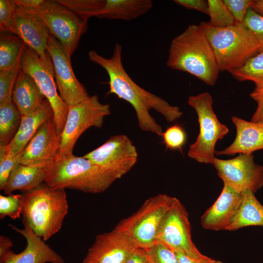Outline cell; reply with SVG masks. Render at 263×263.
<instances>
[{
    "instance_id": "obj_1",
    "label": "cell",
    "mask_w": 263,
    "mask_h": 263,
    "mask_svg": "<svg viewBox=\"0 0 263 263\" xmlns=\"http://www.w3.org/2000/svg\"><path fill=\"white\" fill-rule=\"evenodd\" d=\"M122 53L121 45L116 43L113 55L109 58L101 56L94 50L89 51L88 54L90 60L101 67L108 75L110 89L107 94H115L132 105L141 130L161 136L162 128L151 116L150 110H155L163 115L169 122L180 118L183 113L178 107L170 105L161 97L136 84L124 67Z\"/></svg>"
},
{
    "instance_id": "obj_2",
    "label": "cell",
    "mask_w": 263,
    "mask_h": 263,
    "mask_svg": "<svg viewBox=\"0 0 263 263\" xmlns=\"http://www.w3.org/2000/svg\"><path fill=\"white\" fill-rule=\"evenodd\" d=\"M166 65L173 70L190 74L210 86L215 84L220 71L200 24L188 25L172 40Z\"/></svg>"
},
{
    "instance_id": "obj_3",
    "label": "cell",
    "mask_w": 263,
    "mask_h": 263,
    "mask_svg": "<svg viewBox=\"0 0 263 263\" xmlns=\"http://www.w3.org/2000/svg\"><path fill=\"white\" fill-rule=\"evenodd\" d=\"M118 179L113 172L71 153L58 152L47 167L45 184L54 188L104 192Z\"/></svg>"
},
{
    "instance_id": "obj_4",
    "label": "cell",
    "mask_w": 263,
    "mask_h": 263,
    "mask_svg": "<svg viewBox=\"0 0 263 263\" xmlns=\"http://www.w3.org/2000/svg\"><path fill=\"white\" fill-rule=\"evenodd\" d=\"M22 194V220L44 241L61 229L68 212L65 189L42 184Z\"/></svg>"
},
{
    "instance_id": "obj_5",
    "label": "cell",
    "mask_w": 263,
    "mask_h": 263,
    "mask_svg": "<svg viewBox=\"0 0 263 263\" xmlns=\"http://www.w3.org/2000/svg\"><path fill=\"white\" fill-rule=\"evenodd\" d=\"M215 54L220 71L239 68L248 59L260 53L259 45L250 31L242 23L235 22L224 28L201 22Z\"/></svg>"
},
{
    "instance_id": "obj_6",
    "label": "cell",
    "mask_w": 263,
    "mask_h": 263,
    "mask_svg": "<svg viewBox=\"0 0 263 263\" xmlns=\"http://www.w3.org/2000/svg\"><path fill=\"white\" fill-rule=\"evenodd\" d=\"M188 103L195 111L199 125V132L195 141L189 146L188 155L198 162L212 165L216 144L228 133V129L219 120L214 112L209 93L189 96Z\"/></svg>"
},
{
    "instance_id": "obj_7",
    "label": "cell",
    "mask_w": 263,
    "mask_h": 263,
    "mask_svg": "<svg viewBox=\"0 0 263 263\" xmlns=\"http://www.w3.org/2000/svg\"><path fill=\"white\" fill-rule=\"evenodd\" d=\"M175 199L165 194L150 197L134 213L120 221L114 229L129 235L138 247L148 249L155 243L162 221Z\"/></svg>"
},
{
    "instance_id": "obj_8",
    "label": "cell",
    "mask_w": 263,
    "mask_h": 263,
    "mask_svg": "<svg viewBox=\"0 0 263 263\" xmlns=\"http://www.w3.org/2000/svg\"><path fill=\"white\" fill-rule=\"evenodd\" d=\"M20 69L33 77L41 94L48 101L53 111L54 121L57 131L61 133L69 107L57 93L54 66L48 53L45 58H42L26 45L20 60Z\"/></svg>"
},
{
    "instance_id": "obj_9",
    "label": "cell",
    "mask_w": 263,
    "mask_h": 263,
    "mask_svg": "<svg viewBox=\"0 0 263 263\" xmlns=\"http://www.w3.org/2000/svg\"><path fill=\"white\" fill-rule=\"evenodd\" d=\"M35 11L50 34L71 56L88 29V20L79 17L57 0H42Z\"/></svg>"
},
{
    "instance_id": "obj_10",
    "label": "cell",
    "mask_w": 263,
    "mask_h": 263,
    "mask_svg": "<svg viewBox=\"0 0 263 263\" xmlns=\"http://www.w3.org/2000/svg\"><path fill=\"white\" fill-rule=\"evenodd\" d=\"M68 112L60 134L59 153H71L81 135L91 127H102L105 117L111 113L110 106L103 104L97 95L68 106Z\"/></svg>"
},
{
    "instance_id": "obj_11",
    "label": "cell",
    "mask_w": 263,
    "mask_h": 263,
    "mask_svg": "<svg viewBox=\"0 0 263 263\" xmlns=\"http://www.w3.org/2000/svg\"><path fill=\"white\" fill-rule=\"evenodd\" d=\"M156 241L163 243L175 252L191 258H201L205 256L192 240L188 212L176 198L162 221Z\"/></svg>"
},
{
    "instance_id": "obj_12",
    "label": "cell",
    "mask_w": 263,
    "mask_h": 263,
    "mask_svg": "<svg viewBox=\"0 0 263 263\" xmlns=\"http://www.w3.org/2000/svg\"><path fill=\"white\" fill-rule=\"evenodd\" d=\"M213 165L224 185L242 192H255L263 187V167L254 161L252 154L241 153L227 160L215 158Z\"/></svg>"
},
{
    "instance_id": "obj_13",
    "label": "cell",
    "mask_w": 263,
    "mask_h": 263,
    "mask_svg": "<svg viewBox=\"0 0 263 263\" xmlns=\"http://www.w3.org/2000/svg\"><path fill=\"white\" fill-rule=\"evenodd\" d=\"M46 50L52 61L56 84L62 100L71 106L88 99L90 95L74 73L71 56L63 45L51 34Z\"/></svg>"
},
{
    "instance_id": "obj_14",
    "label": "cell",
    "mask_w": 263,
    "mask_h": 263,
    "mask_svg": "<svg viewBox=\"0 0 263 263\" xmlns=\"http://www.w3.org/2000/svg\"><path fill=\"white\" fill-rule=\"evenodd\" d=\"M83 156L120 179L135 164L138 153L130 138L120 134L111 136L102 145Z\"/></svg>"
},
{
    "instance_id": "obj_15",
    "label": "cell",
    "mask_w": 263,
    "mask_h": 263,
    "mask_svg": "<svg viewBox=\"0 0 263 263\" xmlns=\"http://www.w3.org/2000/svg\"><path fill=\"white\" fill-rule=\"evenodd\" d=\"M138 247L129 235L114 228L96 236L82 263H125Z\"/></svg>"
},
{
    "instance_id": "obj_16",
    "label": "cell",
    "mask_w": 263,
    "mask_h": 263,
    "mask_svg": "<svg viewBox=\"0 0 263 263\" xmlns=\"http://www.w3.org/2000/svg\"><path fill=\"white\" fill-rule=\"evenodd\" d=\"M60 134L53 117L39 128L19 157V164L29 166H48L58 152Z\"/></svg>"
},
{
    "instance_id": "obj_17",
    "label": "cell",
    "mask_w": 263,
    "mask_h": 263,
    "mask_svg": "<svg viewBox=\"0 0 263 263\" xmlns=\"http://www.w3.org/2000/svg\"><path fill=\"white\" fill-rule=\"evenodd\" d=\"M17 3L11 33L20 38L27 46L42 58H45L50 35L49 30L37 15L35 9L25 8Z\"/></svg>"
},
{
    "instance_id": "obj_18",
    "label": "cell",
    "mask_w": 263,
    "mask_h": 263,
    "mask_svg": "<svg viewBox=\"0 0 263 263\" xmlns=\"http://www.w3.org/2000/svg\"><path fill=\"white\" fill-rule=\"evenodd\" d=\"M22 221V229L11 224L8 225L25 239V248L19 253L9 249L0 255V263H65L64 259L36 235L26 222Z\"/></svg>"
},
{
    "instance_id": "obj_19",
    "label": "cell",
    "mask_w": 263,
    "mask_h": 263,
    "mask_svg": "<svg viewBox=\"0 0 263 263\" xmlns=\"http://www.w3.org/2000/svg\"><path fill=\"white\" fill-rule=\"evenodd\" d=\"M241 200L242 192L224 185L216 200L201 216L202 226L213 231L226 230L238 211Z\"/></svg>"
},
{
    "instance_id": "obj_20",
    "label": "cell",
    "mask_w": 263,
    "mask_h": 263,
    "mask_svg": "<svg viewBox=\"0 0 263 263\" xmlns=\"http://www.w3.org/2000/svg\"><path fill=\"white\" fill-rule=\"evenodd\" d=\"M52 117L53 111L46 99L38 110L30 114L21 116L19 126L14 137L8 144L2 146L5 155L19 157L40 126Z\"/></svg>"
},
{
    "instance_id": "obj_21",
    "label": "cell",
    "mask_w": 263,
    "mask_h": 263,
    "mask_svg": "<svg viewBox=\"0 0 263 263\" xmlns=\"http://www.w3.org/2000/svg\"><path fill=\"white\" fill-rule=\"evenodd\" d=\"M231 120L236 129L233 142L222 150L216 151L218 155L252 154L263 150V124L247 121L236 116Z\"/></svg>"
},
{
    "instance_id": "obj_22",
    "label": "cell",
    "mask_w": 263,
    "mask_h": 263,
    "mask_svg": "<svg viewBox=\"0 0 263 263\" xmlns=\"http://www.w3.org/2000/svg\"><path fill=\"white\" fill-rule=\"evenodd\" d=\"M12 99L21 116H25L40 108L46 98L33 77L20 69L13 88Z\"/></svg>"
},
{
    "instance_id": "obj_23",
    "label": "cell",
    "mask_w": 263,
    "mask_h": 263,
    "mask_svg": "<svg viewBox=\"0 0 263 263\" xmlns=\"http://www.w3.org/2000/svg\"><path fill=\"white\" fill-rule=\"evenodd\" d=\"M48 166H29L19 164L11 173L3 190L4 193L8 195L16 190L24 193L43 184Z\"/></svg>"
},
{
    "instance_id": "obj_24",
    "label": "cell",
    "mask_w": 263,
    "mask_h": 263,
    "mask_svg": "<svg viewBox=\"0 0 263 263\" xmlns=\"http://www.w3.org/2000/svg\"><path fill=\"white\" fill-rule=\"evenodd\" d=\"M152 6L150 0H105L97 18L130 21L145 14Z\"/></svg>"
},
{
    "instance_id": "obj_25",
    "label": "cell",
    "mask_w": 263,
    "mask_h": 263,
    "mask_svg": "<svg viewBox=\"0 0 263 263\" xmlns=\"http://www.w3.org/2000/svg\"><path fill=\"white\" fill-rule=\"evenodd\" d=\"M254 193L251 190L242 192L241 204L226 230H236L250 226L263 227V205Z\"/></svg>"
},
{
    "instance_id": "obj_26",
    "label": "cell",
    "mask_w": 263,
    "mask_h": 263,
    "mask_svg": "<svg viewBox=\"0 0 263 263\" xmlns=\"http://www.w3.org/2000/svg\"><path fill=\"white\" fill-rule=\"evenodd\" d=\"M26 44L19 36L10 32L0 34V70L9 69L21 59Z\"/></svg>"
},
{
    "instance_id": "obj_27",
    "label": "cell",
    "mask_w": 263,
    "mask_h": 263,
    "mask_svg": "<svg viewBox=\"0 0 263 263\" xmlns=\"http://www.w3.org/2000/svg\"><path fill=\"white\" fill-rule=\"evenodd\" d=\"M21 114L13 101L0 105V146H6L17 132Z\"/></svg>"
},
{
    "instance_id": "obj_28",
    "label": "cell",
    "mask_w": 263,
    "mask_h": 263,
    "mask_svg": "<svg viewBox=\"0 0 263 263\" xmlns=\"http://www.w3.org/2000/svg\"><path fill=\"white\" fill-rule=\"evenodd\" d=\"M229 73L239 81H251L255 85H263V52L250 57L241 66Z\"/></svg>"
},
{
    "instance_id": "obj_29",
    "label": "cell",
    "mask_w": 263,
    "mask_h": 263,
    "mask_svg": "<svg viewBox=\"0 0 263 263\" xmlns=\"http://www.w3.org/2000/svg\"><path fill=\"white\" fill-rule=\"evenodd\" d=\"M208 15L209 21L207 23L216 28H224L233 25L235 20L223 0H208Z\"/></svg>"
},
{
    "instance_id": "obj_30",
    "label": "cell",
    "mask_w": 263,
    "mask_h": 263,
    "mask_svg": "<svg viewBox=\"0 0 263 263\" xmlns=\"http://www.w3.org/2000/svg\"><path fill=\"white\" fill-rule=\"evenodd\" d=\"M79 17L88 20L97 17L102 8L105 0H57Z\"/></svg>"
},
{
    "instance_id": "obj_31",
    "label": "cell",
    "mask_w": 263,
    "mask_h": 263,
    "mask_svg": "<svg viewBox=\"0 0 263 263\" xmlns=\"http://www.w3.org/2000/svg\"><path fill=\"white\" fill-rule=\"evenodd\" d=\"M20 60L9 69L0 70V105L13 101L12 92L20 69Z\"/></svg>"
},
{
    "instance_id": "obj_32",
    "label": "cell",
    "mask_w": 263,
    "mask_h": 263,
    "mask_svg": "<svg viewBox=\"0 0 263 263\" xmlns=\"http://www.w3.org/2000/svg\"><path fill=\"white\" fill-rule=\"evenodd\" d=\"M22 194L0 195V218L8 216L12 219L20 218L22 211Z\"/></svg>"
},
{
    "instance_id": "obj_33",
    "label": "cell",
    "mask_w": 263,
    "mask_h": 263,
    "mask_svg": "<svg viewBox=\"0 0 263 263\" xmlns=\"http://www.w3.org/2000/svg\"><path fill=\"white\" fill-rule=\"evenodd\" d=\"M161 137L166 149L178 150L182 153L187 137L186 132L182 126L175 124L169 127L163 132Z\"/></svg>"
},
{
    "instance_id": "obj_34",
    "label": "cell",
    "mask_w": 263,
    "mask_h": 263,
    "mask_svg": "<svg viewBox=\"0 0 263 263\" xmlns=\"http://www.w3.org/2000/svg\"><path fill=\"white\" fill-rule=\"evenodd\" d=\"M146 251L149 263H180L176 253L160 242L155 241Z\"/></svg>"
},
{
    "instance_id": "obj_35",
    "label": "cell",
    "mask_w": 263,
    "mask_h": 263,
    "mask_svg": "<svg viewBox=\"0 0 263 263\" xmlns=\"http://www.w3.org/2000/svg\"><path fill=\"white\" fill-rule=\"evenodd\" d=\"M243 23L250 31L263 52V16L251 7L248 10Z\"/></svg>"
},
{
    "instance_id": "obj_36",
    "label": "cell",
    "mask_w": 263,
    "mask_h": 263,
    "mask_svg": "<svg viewBox=\"0 0 263 263\" xmlns=\"http://www.w3.org/2000/svg\"><path fill=\"white\" fill-rule=\"evenodd\" d=\"M17 3L16 0H0V31L11 33Z\"/></svg>"
},
{
    "instance_id": "obj_37",
    "label": "cell",
    "mask_w": 263,
    "mask_h": 263,
    "mask_svg": "<svg viewBox=\"0 0 263 263\" xmlns=\"http://www.w3.org/2000/svg\"><path fill=\"white\" fill-rule=\"evenodd\" d=\"M223 1L233 17L235 22L242 23L248 10L254 0H223Z\"/></svg>"
},
{
    "instance_id": "obj_38",
    "label": "cell",
    "mask_w": 263,
    "mask_h": 263,
    "mask_svg": "<svg viewBox=\"0 0 263 263\" xmlns=\"http://www.w3.org/2000/svg\"><path fill=\"white\" fill-rule=\"evenodd\" d=\"M19 157H7L0 148V189L3 190L14 168L19 164Z\"/></svg>"
},
{
    "instance_id": "obj_39",
    "label": "cell",
    "mask_w": 263,
    "mask_h": 263,
    "mask_svg": "<svg viewBox=\"0 0 263 263\" xmlns=\"http://www.w3.org/2000/svg\"><path fill=\"white\" fill-rule=\"evenodd\" d=\"M249 95L257 104L250 121L263 124V85H255L254 89Z\"/></svg>"
},
{
    "instance_id": "obj_40",
    "label": "cell",
    "mask_w": 263,
    "mask_h": 263,
    "mask_svg": "<svg viewBox=\"0 0 263 263\" xmlns=\"http://www.w3.org/2000/svg\"><path fill=\"white\" fill-rule=\"evenodd\" d=\"M177 4L189 9L196 10L208 14V3L205 0H174Z\"/></svg>"
},
{
    "instance_id": "obj_41",
    "label": "cell",
    "mask_w": 263,
    "mask_h": 263,
    "mask_svg": "<svg viewBox=\"0 0 263 263\" xmlns=\"http://www.w3.org/2000/svg\"><path fill=\"white\" fill-rule=\"evenodd\" d=\"M125 263H149L146 250L137 248L130 254Z\"/></svg>"
},
{
    "instance_id": "obj_42",
    "label": "cell",
    "mask_w": 263,
    "mask_h": 263,
    "mask_svg": "<svg viewBox=\"0 0 263 263\" xmlns=\"http://www.w3.org/2000/svg\"><path fill=\"white\" fill-rule=\"evenodd\" d=\"M175 252L180 263H215L216 261L205 255L201 258H193L180 252Z\"/></svg>"
},
{
    "instance_id": "obj_43",
    "label": "cell",
    "mask_w": 263,
    "mask_h": 263,
    "mask_svg": "<svg viewBox=\"0 0 263 263\" xmlns=\"http://www.w3.org/2000/svg\"><path fill=\"white\" fill-rule=\"evenodd\" d=\"M13 246L12 241L3 235L0 236V255H2Z\"/></svg>"
},
{
    "instance_id": "obj_44",
    "label": "cell",
    "mask_w": 263,
    "mask_h": 263,
    "mask_svg": "<svg viewBox=\"0 0 263 263\" xmlns=\"http://www.w3.org/2000/svg\"><path fill=\"white\" fill-rule=\"evenodd\" d=\"M16 2L27 9H36L42 0H16Z\"/></svg>"
},
{
    "instance_id": "obj_45",
    "label": "cell",
    "mask_w": 263,
    "mask_h": 263,
    "mask_svg": "<svg viewBox=\"0 0 263 263\" xmlns=\"http://www.w3.org/2000/svg\"><path fill=\"white\" fill-rule=\"evenodd\" d=\"M251 8L256 13L263 16V0H254Z\"/></svg>"
},
{
    "instance_id": "obj_46",
    "label": "cell",
    "mask_w": 263,
    "mask_h": 263,
    "mask_svg": "<svg viewBox=\"0 0 263 263\" xmlns=\"http://www.w3.org/2000/svg\"><path fill=\"white\" fill-rule=\"evenodd\" d=\"M215 263H224L220 261L216 260L215 262Z\"/></svg>"
},
{
    "instance_id": "obj_47",
    "label": "cell",
    "mask_w": 263,
    "mask_h": 263,
    "mask_svg": "<svg viewBox=\"0 0 263 263\" xmlns=\"http://www.w3.org/2000/svg\"></svg>"
}]
</instances>
